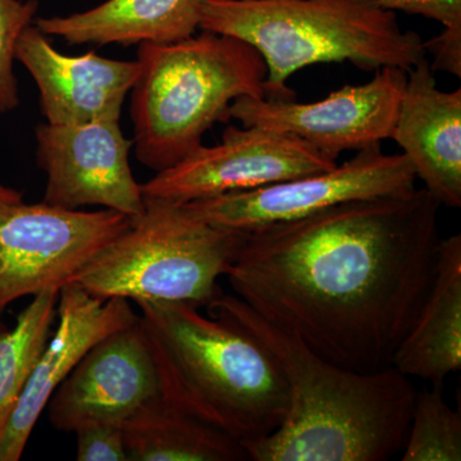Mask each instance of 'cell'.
Here are the masks:
<instances>
[{"mask_svg":"<svg viewBox=\"0 0 461 461\" xmlns=\"http://www.w3.org/2000/svg\"><path fill=\"white\" fill-rule=\"evenodd\" d=\"M439 206L415 187L259 227L245 233L224 277L233 295L324 359L382 371L432 286Z\"/></svg>","mask_w":461,"mask_h":461,"instance_id":"obj_1","label":"cell"},{"mask_svg":"<svg viewBox=\"0 0 461 461\" xmlns=\"http://www.w3.org/2000/svg\"><path fill=\"white\" fill-rule=\"evenodd\" d=\"M442 390L418 393L402 461L461 460V417L445 402Z\"/></svg>","mask_w":461,"mask_h":461,"instance_id":"obj_20","label":"cell"},{"mask_svg":"<svg viewBox=\"0 0 461 461\" xmlns=\"http://www.w3.org/2000/svg\"><path fill=\"white\" fill-rule=\"evenodd\" d=\"M202 0H105L68 16L39 17L47 36L69 45L168 44L195 35Z\"/></svg>","mask_w":461,"mask_h":461,"instance_id":"obj_16","label":"cell"},{"mask_svg":"<svg viewBox=\"0 0 461 461\" xmlns=\"http://www.w3.org/2000/svg\"><path fill=\"white\" fill-rule=\"evenodd\" d=\"M129 461L248 460L235 438L158 393L123 423Z\"/></svg>","mask_w":461,"mask_h":461,"instance_id":"obj_18","label":"cell"},{"mask_svg":"<svg viewBox=\"0 0 461 461\" xmlns=\"http://www.w3.org/2000/svg\"><path fill=\"white\" fill-rule=\"evenodd\" d=\"M131 90L133 148L139 162L162 172L202 145L240 96L266 98L267 65L248 42L202 30L168 44H140Z\"/></svg>","mask_w":461,"mask_h":461,"instance_id":"obj_5","label":"cell"},{"mask_svg":"<svg viewBox=\"0 0 461 461\" xmlns=\"http://www.w3.org/2000/svg\"><path fill=\"white\" fill-rule=\"evenodd\" d=\"M58 300L59 290L42 291L18 314L14 329L0 332V442L36 360L50 341Z\"/></svg>","mask_w":461,"mask_h":461,"instance_id":"obj_19","label":"cell"},{"mask_svg":"<svg viewBox=\"0 0 461 461\" xmlns=\"http://www.w3.org/2000/svg\"><path fill=\"white\" fill-rule=\"evenodd\" d=\"M0 313H2V312H0ZM2 330H5V327H3L2 324H0V332H2Z\"/></svg>","mask_w":461,"mask_h":461,"instance_id":"obj_26","label":"cell"},{"mask_svg":"<svg viewBox=\"0 0 461 461\" xmlns=\"http://www.w3.org/2000/svg\"><path fill=\"white\" fill-rule=\"evenodd\" d=\"M199 29L256 48L271 100H295L286 81L305 67L351 62L364 71H409L427 56L420 36L403 32L395 11L378 0H202Z\"/></svg>","mask_w":461,"mask_h":461,"instance_id":"obj_4","label":"cell"},{"mask_svg":"<svg viewBox=\"0 0 461 461\" xmlns=\"http://www.w3.org/2000/svg\"><path fill=\"white\" fill-rule=\"evenodd\" d=\"M205 308L262 342L286 379V417L271 435L241 444L248 459L386 461L402 451L418 395L409 377L393 366L362 373L333 364L233 294Z\"/></svg>","mask_w":461,"mask_h":461,"instance_id":"obj_2","label":"cell"},{"mask_svg":"<svg viewBox=\"0 0 461 461\" xmlns=\"http://www.w3.org/2000/svg\"><path fill=\"white\" fill-rule=\"evenodd\" d=\"M16 59L38 85L42 114L50 124L120 120L140 74L139 60L109 59L94 51L60 53L35 23L21 36Z\"/></svg>","mask_w":461,"mask_h":461,"instance_id":"obj_14","label":"cell"},{"mask_svg":"<svg viewBox=\"0 0 461 461\" xmlns=\"http://www.w3.org/2000/svg\"><path fill=\"white\" fill-rule=\"evenodd\" d=\"M23 195L17 190L11 189L0 182V203L21 202Z\"/></svg>","mask_w":461,"mask_h":461,"instance_id":"obj_25","label":"cell"},{"mask_svg":"<svg viewBox=\"0 0 461 461\" xmlns=\"http://www.w3.org/2000/svg\"><path fill=\"white\" fill-rule=\"evenodd\" d=\"M38 9V0H0V114L20 104L14 76L17 44L35 23Z\"/></svg>","mask_w":461,"mask_h":461,"instance_id":"obj_21","label":"cell"},{"mask_svg":"<svg viewBox=\"0 0 461 461\" xmlns=\"http://www.w3.org/2000/svg\"><path fill=\"white\" fill-rule=\"evenodd\" d=\"M160 393L240 444L271 435L288 409L273 355L236 324L182 302H138Z\"/></svg>","mask_w":461,"mask_h":461,"instance_id":"obj_3","label":"cell"},{"mask_svg":"<svg viewBox=\"0 0 461 461\" xmlns=\"http://www.w3.org/2000/svg\"><path fill=\"white\" fill-rule=\"evenodd\" d=\"M131 221L112 209L0 203V312L21 297L72 284Z\"/></svg>","mask_w":461,"mask_h":461,"instance_id":"obj_7","label":"cell"},{"mask_svg":"<svg viewBox=\"0 0 461 461\" xmlns=\"http://www.w3.org/2000/svg\"><path fill=\"white\" fill-rule=\"evenodd\" d=\"M391 11L418 14L441 23L445 29L461 30V0H378Z\"/></svg>","mask_w":461,"mask_h":461,"instance_id":"obj_23","label":"cell"},{"mask_svg":"<svg viewBox=\"0 0 461 461\" xmlns=\"http://www.w3.org/2000/svg\"><path fill=\"white\" fill-rule=\"evenodd\" d=\"M36 159L47 173L42 202L59 208L99 205L136 218L144 213L141 185L130 166L132 139L120 120L39 124Z\"/></svg>","mask_w":461,"mask_h":461,"instance_id":"obj_11","label":"cell"},{"mask_svg":"<svg viewBox=\"0 0 461 461\" xmlns=\"http://www.w3.org/2000/svg\"><path fill=\"white\" fill-rule=\"evenodd\" d=\"M145 211L74 281L100 299L205 306L245 239L199 220L184 204L144 199Z\"/></svg>","mask_w":461,"mask_h":461,"instance_id":"obj_6","label":"cell"},{"mask_svg":"<svg viewBox=\"0 0 461 461\" xmlns=\"http://www.w3.org/2000/svg\"><path fill=\"white\" fill-rule=\"evenodd\" d=\"M336 166V160L295 136L263 127L229 126L222 142L200 145L141 185V193L144 199L185 204L330 171Z\"/></svg>","mask_w":461,"mask_h":461,"instance_id":"obj_9","label":"cell"},{"mask_svg":"<svg viewBox=\"0 0 461 461\" xmlns=\"http://www.w3.org/2000/svg\"><path fill=\"white\" fill-rule=\"evenodd\" d=\"M78 461H129L123 426L107 421H93L75 430Z\"/></svg>","mask_w":461,"mask_h":461,"instance_id":"obj_22","label":"cell"},{"mask_svg":"<svg viewBox=\"0 0 461 461\" xmlns=\"http://www.w3.org/2000/svg\"><path fill=\"white\" fill-rule=\"evenodd\" d=\"M391 366L406 377L432 382L461 368V236L441 240L432 286Z\"/></svg>","mask_w":461,"mask_h":461,"instance_id":"obj_17","label":"cell"},{"mask_svg":"<svg viewBox=\"0 0 461 461\" xmlns=\"http://www.w3.org/2000/svg\"><path fill=\"white\" fill-rule=\"evenodd\" d=\"M159 391L156 357L139 317L87 351L51 396L50 420L62 432L93 421L123 426Z\"/></svg>","mask_w":461,"mask_h":461,"instance_id":"obj_12","label":"cell"},{"mask_svg":"<svg viewBox=\"0 0 461 461\" xmlns=\"http://www.w3.org/2000/svg\"><path fill=\"white\" fill-rule=\"evenodd\" d=\"M426 53L432 54L433 71H444L461 77V30L445 29L439 35L423 41Z\"/></svg>","mask_w":461,"mask_h":461,"instance_id":"obj_24","label":"cell"},{"mask_svg":"<svg viewBox=\"0 0 461 461\" xmlns=\"http://www.w3.org/2000/svg\"><path fill=\"white\" fill-rule=\"evenodd\" d=\"M415 182L417 175L405 154L387 156L381 144H375L330 171L184 205L206 223L249 232L351 200L408 193L415 189Z\"/></svg>","mask_w":461,"mask_h":461,"instance_id":"obj_8","label":"cell"},{"mask_svg":"<svg viewBox=\"0 0 461 461\" xmlns=\"http://www.w3.org/2000/svg\"><path fill=\"white\" fill-rule=\"evenodd\" d=\"M391 139L441 205L461 206V90L437 87L429 58L408 71Z\"/></svg>","mask_w":461,"mask_h":461,"instance_id":"obj_15","label":"cell"},{"mask_svg":"<svg viewBox=\"0 0 461 461\" xmlns=\"http://www.w3.org/2000/svg\"><path fill=\"white\" fill-rule=\"evenodd\" d=\"M140 315L122 297L100 299L77 284L59 290L56 329L36 360L25 390L0 442V461H18L53 393L100 339Z\"/></svg>","mask_w":461,"mask_h":461,"instance_id":"obj_13","label":"cell"},{"mask_svg":"<svg viewBox=\"0 0 461 461\" xmlns=\"http://www.w3.org/2000/svg\"><path fill=\"white\" fill-rule=\"evenodd\" d=\"M408 71L384 67L369 83L348 85L314 103L240 96L227 117L242 127H263L295 136L330 159L391 139Z\"/></svg>","mask_w":461,"mask_h":461,"instance_id":"obj_10","label":"cell"}]
</instances>
